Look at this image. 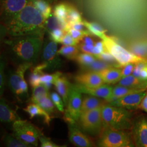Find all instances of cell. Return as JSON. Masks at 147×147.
Wrapping results in <instances>:
<instances>
[{"label": "cell", "mask_w": 147, "mask_h": 147, "mask_svg": "<svg viewBox=\"0 0 147 147\" xmlns=\"http://www.w3.org/2000/svg\"><path fill=\"white\" fill-rule=\"evenodd\" d=\"M80 21H82V17L80 12L73 6L69 5L67 22L68 23H74Z\"/></svg>", "instance_id": "38"}, {"label": "cell", "mask_w": 147, "mask_h": 147, "mask_svg": "<svg viewBox=\"0 0 147 147\" xmlns=\"http://www.w3.org/2000/svg\"><path fill=\"white\" fill-rule=\"evenodd\" d=\"M67 25V21L61 20L54 14H51L45 20V28L48 32L56 29H61L66 32Z\"/></svg>", "instance_id": "22"}, {"label": "cell", "mask_w": 147, "mask_h": 147, "mask_svg": "<svg viewBox=\"0 0 147 147\" xmlns=\"http://www.w3.org/2000/svg\"><path fill=\"white\" fill-rule=\"evenodd\" d=\"M33 3L45 19L51 15V7L47 0H33Z\"/></svg>", "instance_id": "31"}, {"label": "cell", "mask_w": 147, "mask_h": 147, "mask_svg": "<svg viewBox=\"0 0 147 147\" xmlns=\"http://www.w3.org/2000/svg\"><path fill=\"white\" fill-rule=\"evenodd\" d=\"M45 19L30 3L10 20L3 24L5 34L9 37L44 34Z\"/></svg>", "instance_id": "2"}, {"label": "cell", "mask_w": 147, "mask_h": 147, "mask_svg": "<svg viewBox=\"0 0 147 147\" xmlns=\"http://www.w3.org/2000/svg\"><path fill=\"white\" fill-rule=\"evenodd\" d=\"M140 78L142 79V80L146 81L147 80V65L144 68L142 69L140 73Z\"/></svg>", "instance_id": "49"}, {"label": "cell", "mask_w": 147, "mask_h": 147, "mask_svg": "<svg viewBox=\"0 0 147 147\" xmlns=\"http://www.w3.org/2000/svg\"><path fill=\"white\" fill-rule=\"evenodd\" d=\"M147 40L133 41L129 44V50L137 56L147 58Z\"/></svg>", "instance_id": "26"}, {"label": "cell", "mask_w": 147, "mask_h": 147, "mask_svg": "<svg viewBox=\"0 0 147 147\" xmlns=\"http://www.w3.org/2000/svg\"></svg>", "instance_id": "52"}, {"label": "cell", "mask_w": 147, "mask_h": 147, "mask_svg": "<svg viewBox=\"0 0 147 147\" xmlns=\"http://www.w3.org/2000/svg\"><path fill=\"white\" fill-rule=\"evenodd\" d=\"M78 122L84 132L91 135L101 134L104 129L102 107L81 113Z\"/></svg>", "instance_id": "7"}, {"label": "cell", "mask_w": 147, "mask_h": 147, "mask_svg": "<svg viewBox=\"0 0 147 147\" xmlns=\"http://www.w3.org/2000/svg\"><path fill=\"white\" fill-rule=\"evenodd\" d=\"M47 69V65L44 63L39 64L35 67H32L31 71L29 76V83L32 88L40 84V79L44 73L43 70Z\"/></svg>", "instance_id": "24"}, {"label": "cell", "mask_w": 147, "mask_h": 147, "mask_svg": "<svg viewBox=\"0 0 147 147\" xmlns=\"http://www.w3.org/2000/svg\"><path fill=\"white\" fill-rule=\"evenodd\" d=\"M100 98L90 95L84 96L82 103L81 113L102 107L108 103L106 100H102Z\"/></svg>", "instance_id": "21"}, {"label": "cell", "mask_w": 147, "mask_h": 147, "mask_svg": "<svg viewBox=\"0 0 147 147\" xmlns=\"http://www.w3.org/2000/svg\"><path fill=\"white\" fill-rule=\"evenodd\" d=\"M21 119L16 111L13 110L7 104L6 100L1 97L0 100V121L2 123H13Z\"/></svg>", "instance_id": "17"}, {"label": "cell", "mask_w": 147, "mask_h": 147, "mask_svg": "<svg viewBox=\"0 0 147 147\" xmlns=\"http://www.w3.org/2000/svg\"><path fill=\"white\" fill-rule=\"evenodd\" d=\"M39 141L40 142V146L42 147H60L63 146H58L57 144L53 143L49 137L45 136L42 134L40 138Z\"/></svg>", "instance_id": "45"}, {"label": "cell", "mask_w": 147, "mask_h": 147, "mask_svg": "<svg viewBox=\"0 0 147 147\" xmlns=\"http://www.w3.org/2000/svg\"><path fill=\"white\" fill-rule=\"evenodd\" d=\"M50 97L53 100L54 105L58 109L59 111L63 113L64 111V104L63 102V99L56 92H53L50 94Z\"/></svg>", "instance_id": "41"}, {"label": "cell", "mask_w": 147, "mask_h": 147, "mask_svg": "<svg viewBox=\"0 0 147 147\" xmlns=\"http://www.w3.org/2000/svg\"><path fill=\"white\" fill-rule=\"evenodd\" d=\"M102 117L104 128L130 130L134 124L131 111L109 104L102 107Z\"/></svg>", "instance_id": "3"}, {"label": "cell", "mask_w": 147, "mask_h": 147, "mask_svg": "<svg viewBox=\"0 0 147 147\" xmlns=\"http://www.w3.org/2000/svg\"></svg>", "instance_id": "51"}, {"label": "cell", "mask_w": 147, "mask_h": 147, "mask_svg": "<svg viewBox=\"0 0 147 147\" xmlns=\"http://www.w3.org/2000/svg\"><path fill=\"white\" fill-rule=\"evenodd\" d=\"M83 22L87 30H88L92 35L99 37L102 40H104L107 37L106 34L107 30L100 24L95 22H88L85 20Z\"/></svg>", "instance_id": "27"}, {"label": "cell", "mask_w": 147, "mask_h": 147, "mask_svg": "<svg viewBox=\"0 0 147 147\" xmlns=\"http://www.w3.org/2000/svg\"><path fill=\"white\" fill-rule=\"evenodd\" d=\"M113 67L115 66L110 63H107L103 61L96 59L94 62L89 65L84 67H81V68L86 71H95L99 73L106 69Z\"/></svg>", "instance_id": "29"}, {"label": "cell", "mask_w": 147, "mask_h": 147, "mask_svg": "<svg viewBox=\"0 0 147 147\" xmlns=\"http://www.w3.org/2000/svg\"><path fill=\"white\" fill-rule=\"evenodd\" d=\"M49 94V89L44 84H39L33 88L31 98V102L38 104L40 100Z\"/></svg>", "instance_id": "28"}, {"label": "cell", "mask_w": 147, "mask_h": 147, "mask_svg": "<svg viewBox=\"0 0 147 147\" xmlns=\"http://www.w3.org/2000/svg\"><path fill=\"white\" fill-rule=\"evenodd\" d=\"M69 139L75 146L79 147H93V143L81 130L76 122L68 123Z\"/></svg>", "instance_id": "13"}, {"label": "cell", "mask_w": 147, "mask_h": 147, "mask_svg": "<svg viewBox=\"0 0 147 147\" xmlns=\"http://www.w3.org/2000/svg\"><path fill=\"white\" fill-rule=\"evenodd\" d=\"M146 94L147 91L146 90L133 93L109 102V104L129 110L137 109Z\"/></svg>", "instance_id": "14"}, {"label": "cell", "mask_w": 147, "mask_h": 147, "mask_svg": "<svg viewBox=\"0 0 147 147\" xmlns=\"http://www.w3.org/2000/svg\"><path fill=\"white\" fill-rule=\"evenodd\" d=\"M33 0H3L1 9L3 24L10 20Z\"/></svg>", "instance_id": "11"}, {"label": "cell", "mask_w": 147, "mask_h": 147, "mask_svg": "<svg viewBox=\"0 0 147 147\" xmlns=\"http://www.w3.org/2000/svg\"><path fill=\"white\" fill-rule=\"evenodd\" d=\"M96 59L97 58L93 55L84 53H79L75 61L81 67L88 65L93 63Z\"/></svg>", "instance_id": "35"}, {"label": "cell", "mask_w": 147, "mask_h": 147, "mask_svg": "<svg viewBox=\"0 0 147 147\" xmlns=\"http://www.w3.org/2000/svg\"><path fill=\"white\" fill-rule=\"evenodd\" d=\"M135 146L147 147V119L141 117L134 122L131 129Z\"/></svg>", "instance_id": "12"}, {"label": "cell", "mask_w": 147, "mask_h": 147, "mask_svg": "<svg viewBox=\"0 0 147 147\" xmlns=\"http://www.w3.org/2000/svg\"><path fill=\"white\" fill-rule=\"evenodd\" d=\"M59 55L57 42L50 39L44 42L40 56L42 63L47 65L46 70L53 71L62 67V61Z\"/></svg>", "instance_id": "9"}, {"label": "cell", "mask_w": 147, "mask_h": 147, "mask_svg": "<svg viewBox=\"0 0 147 147\" xmlns=\"http://www.w3.org/2000/svg\"><path fill=\"white\" fill-rule=\"evenodd\" d=\"M75 80L78 84L89 88L98 87L104 84L99 73L95 71H86L77 75Z\"/></svg>", "instance_id": "16"}, {"label": "cell", "mask_w": 147, "mask_h": 147, "mask_svg": "<svg viewBox=\"0 0 147 147\" xmlns=\"http://www.w3.org/2000/svg\"><path fill=\"white\" fill-rule=\"evenodd\" d=\"M24 111L30 115V118L33 119L36 116H41L44 118V123L50 125L53 117L44 110L40 105L31 102L27 105L26 107L24 109Z\"/></svg>", "instance_id": "19"}, {"label": "cell", "mask_w": 147, "mask_h": 147, "mask_svg": "<svg viewBox=\"0 0 147 147\" xmlns=\"http://www.w3.org/2000/svg\"><path fill=\"white\" fill-rule=\"evenodd\" d=\"M33 65L30 63L20 64L15 70L11 71L7 77V82L9 89L19 99L25 98L21 90V84L25 81V73Z\"/></svg>", "instance_id": "10"}, {"label": "cell", "mask_w": 147, "mask_h": 147, "mask_svg": "<svg viewBox=\"0 0 147 147\" xmlns=\"http://www.w3.org/2000/svg\"><path fill=\"white\" fill-rule=\"evenodd\" d=\"M13 134L21 141L31 147H37L39 138L42 134L40 129L27 121L19 119L13 122Z\"/></svg>", "instance_id": "6"}, {"label": "cell", "mask_w": 147, "mask_h": 147, "mask_svg": "<svg viewBox=\"0 0 147 147\" xmlns=\"http://www.w3.org/2000/svg\"><path fill=\"white\" fill-rule=\"evenodd\" d=\"M146 81L142 80L133 75H130L122 78L118 82V84L130 88L147 89L145 87Z\"/></svg>", "instance_id": "23"}, {"label": "cell", "mask_w": 147, "mask_h": 147, "mask_svg": "<svg viewBox=\"0 0 147 147\" xmlns=\"http://www.w3.org/2000/svg\"><path fill=\"white\" fill-rule=\"evenodd\" d=\"M102 147H131L135 146L132 137L131 130H116L104 128L98 143Z\"/></svg>", "instance_id": "4"}, {"label": "cell", "mask_w": 147, "mask_h": 147, "mask_svg": "<svg viewBox=\"0 0 147 147\" xmlns=\"http://www.w3.org/2000/svg\"><path fill=\"white\" fill-rule=\"evenodd\" d=\"M3 141L7 147H31L26 143H24L13 134H5L3 138Z\"/></svg>", "instance_id": "32"}, {"label": "cell", "mask_w": 147, "mask_h": 147, "mask_svg": "<svg viewBox=\"0 0 147 147\" xmlns=\"http://www.w3.org/2000/svg\"><path fill=\"white\" fill-rule=\"evenodd\" d=\"M99 74L104 83L107 84H115L122 78L121 70L115 67L106 69L99 72Z\"/></svg>", "instance_id": "20"}, {"label": "cell", "mask_w": 147, "mask_h": 147, "mask_svg": "<svg viewBox=\"0 0 147 147\" xmlns=\"http://www.w3.org/2000/svg\"><path fill=\"white\" fill-rule=\"evenodd\" d=\"M63 74L60 71H56L53 74H44L40 79V84H45L47 83L54 84L57 79Z\"/></svg>", "instance_id": "36"}, {"label": "cell", "mask_w": 147, "mask_h": 147, "mask_svg": "<svg viewBox=\"0 0 147 147\" xmlns=\"http://www.w3.org/2000/svg\"><path fill=\"white\" fill-rule=\"evenodd\" d=\"M135 67V63H129L123 67V69H121L122 78L129 76L132 74Z\"/></svg>", "instance_id": "46"}, {"label": "cell", "mask_w": 147, "mask_h": 147, "mask_svg": "<svg viewBox=\"0 0 147 147\" xmlns=\"http://www.w3.org/2000/svg\"><path fill=\"white\" fill-rule=\"evenodd\" d=\"M44 34L9 37L5 40L11 60L18 65L38 62L42 50Z\"/></svg>", "instance_id": "1"}, {"label": "cell", "mask_w": 147, "mask_h": 147, "mask_svg": "<svg viewBox=\"0 0 147 147\" xmlns=\"http://www.w3.org/2000/svg\"><path fill=\"white\" fill-rule=\"evenodd\" d=\"M96 58L101 61H103L107 63H110L111 64L113 65L115 67L119 68V64H117L116 63L118 64L114 56L107 51H105L102 53H101L99 55L95 56Z\"/></svg>", "instance_id": "37"}, {"label": "cell", "mask_w": 147, "mask_h": 147, "mask_svg": "<svg viewBox=\"0 0 147 147\" xmlns=\"http://www.w3.org/2000/svg\"><path fill=\"white\" fill-rule=\"evenodd\" d=\"M102 41L106 51H107L114 56L121 68H123V67L129 63L145 62L147 60V58L137 56L126 50L117 42L116 39L113 37L107 36Z\"/></svg>", "instance_id": "5"}, {"label": "cell", "mask_w": 147, "mask_h": 147, "mask_svg": "<svg viewBox=\"0 0 147 147\" xmlns=\"http://www.w3.org/2000/svg\"><path fill=\"white\" fill-rule=\"evenodd\" d=\"M68 32L71 35V36L78 42L80 43V42L82 40V39L87 35H92L88 30L85 31H79L76 30L73 28L69 30Z\"/></svg>", "instance_id": "42"}, {"label": "cell", "mask_w": 147, "mask_h": 147, "mask_svg": "<svg viewBox=\"0 0 147 147\" xmlns=\"http://www.w3.org/2000/svg\"><path fill=\"white\" fill-rule=\"evenodd\" d=\"M145 87H146V88H147V80L146 81V85H145Z\"/></svg>", "instance_id": "50"}, {"label": "cell", "mask_w": 147, "mask_h": 147, "mask_svg": "<svg viewBox=\"0 0 147 147\" xmlns=\"http://www.w3.org/2000/svg\"><path fill=\"white\" fill-rule=\"evenodd\" d=\"M65 33L66 32L61 29H56L49 32L50 39L57 43H61Z\"/></svg>", "instance_id": "43"}, {"label": "cell", "mask_w": 147, "mask_h": 147, "mask_svg": "<svg viewBox=\"0 0 147 147\" xmlns=\"http://www.w3.org/2000/svg\"><path fill=\"white\" fill-rule=\"evenodd\" d=\"M82 103L81 93L71 84L67 109L65 110L64 119L67 123L78 122L81 113Z\"/></svg>", "instance_id": "8"}, {"label": "cell", "mask_w": 147, "mask_h": 147, "mask_svg": "<svg viewBox=\"0 0 147 147\" xmlns=\"http://www.w3.org/2000/svg\"><path fill=\"white\" fill-rule=\"evenodd\" d=\"M78 47L82 53H90L94 56L99 55L102 53V51L100 50V49L98 47H96L95 45L89 46V45H86L83 43H81V44L79 43L78 44Z\"/></svg>", "instance_id": "40"}, {"label": "cell", "mask_w": 147, "mask_h": 147, "mask_svg": "<svg viewBox=\"0 0 147 147\" xmlns=\"http://www.w3.org/2000/svg\"><path fill=\"white\" fill-rule=\"evenodd\" d=\"M61 43L64 45H78L79 44V42L71 36L69 32H66L65 33Z\"/></svg>", "instance_id": "44"}, {"label": "cell", "mask_w": 147, "mask_h": 147, "mask_svg": "<svg viewBox=\"0 0 147 147\" xmlns=\"http://www.w3.org/2000/svg\"><path fill=\"white\" fill-rule=\"evenodd\" d=\"M37 104L40 105L51 117L54 115L56 111V106L54 105L53 100L50 97V94L43 98Z\"/></svg>", "instance_id": "33"}, {"label": "cell", "mask_w": 147, "mask_h": 147, "mask_svg": "<svg viewBox=\"0 0 147 147\" xmlns=\"http://www.w3.org/2000/svg\"><path fill=\"white\" fill-rule=\"evenodd\" d=\"M138 109L144 111L147 113V94L145 95L144 98L142 99L141 102L138 107Z\"/></svg>", "instance_id": "48"}, {"label": "cell", "mask_w": 147, "mask_h": 147, "mask_svg": "<svg viewBox=\"0 0 147 147\" xmlns=\"http://www.w3.org/2000/svg\"><path fill=\"white\" fill-rule=\"evenodd\" d=\"M68 11V5L64 3H60L55 6L53 12V14L59 19L67 21Z\"/></svg>", "instance_id": "34"}, {"label": "cell", "mask_w": 147, "mask_h": 147, "mask_svg": "<svg viewBox=\"0 0 147 147\" xmlns=\"http://www.w3.org/2000/svg\"><path fill=\"white\" fill-rule=\"evenodd\" d=\"M146 89H147L130 88V87H127L118 84L113 88L112 94V97H111L110 102L114 100H117L119 98H121V97H123L126 95L129 94L133 93L144 91V90H146Z\"/></svg>", "instance_id": "25"}, {"label": "cell", "mask_w": 147, "mask_h": 147, "mask_svg": "<svg viewBox=\"0 0 147 147\" xmlns=\"http://www.w3.org/2000/svg\"><path fill=\"white\" fill-rule=\"evenodd\" d=\"M90 34L89 35H87L82 39V40H81L82 43L86 45H89V46H94L95 43L94 40H93V39L90 37Z\"/></svg>", "instance_id": "47"}, {"label": "cell", "mask_w": 147, "mask_h": 147, "mask_svg": "<svg viewBox=\"0 0 147 147\" xmlns=\"http://www.w3.org/2000/svg\"><path fill=\"white\" fill-rule=\"evenodd\" d=\"M78 45H64L58 50L59 55L70 60H75L79 54Z\"/></svg>", "instance_id": "30"}, {"label": "cell", "mask_w": 147, "mask_h": 147, "mask_svg": "<svg viewBox=\"0 0 147 147\" xmlns=\"http://www.w3.org/2000/svg\"><path fill=\"white\" fill-rule=\"evenodd\" d=\"M75 85L81 93L99 97L106 100L109 103L110 102L113 87L109 84H104L95 88H89L79 84Z\"/></svg>", "instance_id": "15"}, {"label": "cell", "mask_w": 147, "mask_h": 147, "mask_svg": "<svg viewBox=\"0 0 147 147\" xmlns=\"http://www.w3.org/2000/svg\"><path fill=\"white\" fill-rule=\"evenodd\" d=\"M5 61L3 60V58H1L0 63V94L1 97L3 94L4 90L5 89V84H6V76L5 74Z\"/></svg>", "instance_id": "39"}, {"label": "cell", "mask_w": 147, "mask_h": 147, "mask_svg": "<svg viewBox=\"0 0 147 147\" xmlns=\"http://www.w3.org/2000/svg\"><path fill=\"white\" fill-rule=\"evenodd\" d=\"M71 84L67 77L63 75L58 78L54 84L56 90L62 98L65 106L68 104Z\"/></svg>", "instance_id": "18"}]
</instances>
